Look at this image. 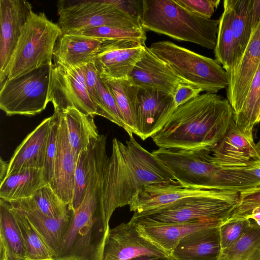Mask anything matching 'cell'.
<instances>
[{
	"label": "cell",
	"mask_w": 260,
	"mask_h": 260,
	"mask_svg": "<svg viewBox=\"0 0 260 260\" xmlns=\"http://www.w3.org/2000/svg\"><path fill=\"white\" fill-rule=\"evenodd\" d=\"M233 121L228 100L207 92L174 108L151 138L159 148L211 152Z\"/></svg>",
	"instance_id": "obj_1"
},
{
	"label": "cell",
	"mask_w": 260,
	"mask_h": 260,
	"mask_svg": "<svg viewBox=\"0 0 260 260\" xmlns=\"http://www.w3.org/2000/svg\"><path fill=\"white\" fill-rule=\"evenodd\" d=\"M125 144L114 138L105 173L104 206L109 222L118 208L130 205L146 186L177 181L157 157L143 148L129 134Z\"/></svg>",
	"instance_id": "obj_2"
},
{
	"label": "cell",
	"mask_w": 260,
	"mask_h": 260,
	"mask_svg": "<svg viewBox=\"0 0 260 260\" xmlns=\"http://www.w3.org/2000/svg\"><path fill=\"white\" fill-rule=\"evenodd\" d=\"M105 171L99 166L91 177L83 201L73 211L55 260H103L110 229L104 206Z\"/></svg>",
	"instance_id": "obj_3"
},
{
	"label": "cell",
	"mask_w": 260,
	"mask_h": 260,
	"mask_svg": "<svg viewBox=\"0 0 260 260\" xmlns=\"http://www.w3.org/2000/svg\"><path fill=\"white\" fill-rule=\"evenodd\" d=\"M142 7L141 25L146 31L214 49L219 20L200 16L175 0H143Z\"/></svg>",
	"instance_id": "obj_4"
},
{
	"label": "cell",
	"mask_w": 260,
	"mask_h": 260,
	"mask_svg": "<svg viewBox=\"0 0 260 260\" xmlns=\"http://www.w3.org/2000/svg\"><path fill=\"white\" fill-rule=\"evenodd\" d=\"M239 196V191L217 189L210 194L186 197L155 210L134 213L130 220L144 226L203 221L223 222L234 211Z\"/></svg>",
	"instance_id": "obj_5"
},
{
	"label": "cell",
	"mask_w": 260,
	"mask_h": 260,
	"mask_svg": "<svg viewBox=\"0 0 260 260\" xmlns=\"http://www.w3.org/2000/svg\"><path fill=\"white\" fill-rule=\"evenodd\" d=\"M152 153L184 187L233 190L237 184V171L212 163L209 159L210 152L158 148Z\"/></svg>",
	"instance_id": "obj_6"
},
{
	"label": "cell",
	"mask_w": 260,
	"mask_h": 260,
	"mask_svg": "<svg viewBox=\"0 0 260 260\" xmlns=\"http://www.w3.org/2000/svg\"><path fill=\"white\" fill-rule=\"evenodd\" d=\"M63 31L44 13L31 14L24 25L11 56L7 78L12 79L53 64L56 43Z\"/></svg>",
	"instance_id": "obj_7"
},
{
	"label": "cell",
	"mask_w": 260,
	"mask_h": 260,
	"mask_svg": "<svg viewBox=\"0 0 260 260\" xmlns=\"http://www.w3.org/2000/svg\"><path fill=\"white\" fill-rule=\"evenodd\" d=\"M149 48L165 61L184 83L211 93H216L229 86L228 73L216 59L168 41L153 43Z\"/></svg>",
	"instance_id": "obj_8"
},
{
	"label": "cell",
	"mask_w": 260,
	"mask_h": 260,
	"mask_svg": "<svg viewBox=\"0 0 260 260\" xmlns=\"http://www.w3.org/2000/svg\"><path fill=\"white\" fill-rule=\"evenodd\" d=\"M58 25L63 32H74L99 26L142 28L141 20L123 11L117 0L60 1Z\"/></svg>",
	"instance_id": "obj_9"
},
{
	"label": "cell",
	"mask_w": 260,
	"mask_h": 260,
	"mask_svg": "<svg viewBox=\"0 0 260 260\" xmlns=\"http://www.w3.org/2000/svg\"><path fill=\"white\" fill-rule=\"evenodd\" d=\"M51 66H43L1 84L0 109L7 116H35L49 103Z\"/></svg>",
	"instance_id": "obj_10"
},
{
	"label": "cell",
	"mask_w": 260,
	"mask_h": 260,
	"mask_svg": "<svg viewBox=\"0 0 260 260\" xmlns=\"http://www.w3.org/2000/svg\"><path fill=\"white\" fill-rule=\"evenodd\" d=\"M48 101L52 103L54 113L73 107L86 115H98L87 90L84 66L67 68L53 63L51 66Z\"/></svg>",
	"instance_id": "obj_11"
},
{
	"label": "cell",
	"mask_w": 260,
	"mask_h": 260,
	"mask_svg": "<svg viewBox=\"0 0 260 260\" xmlns=\"http://www.w3.org/2000/svg\"><path fill=\"white\" fill-rule=\"evenodd\" d=\"M145 255L170 256L143 236L138 225L131 220L109 229L105 242L103 260H129Z\"/></svg>",
	"instance_id": "obj_12"
},
{
	"label": "cell",
	"mask_w": 260,
	"mask_h": 260,
	"mask_svg": "<svg viewBox=\"0 0 260 260\" xmlns=\"http://www.w3.org/2000/svg\"><path fill=\"white\" fill-rule=\"evenodd\" d=\"M146 45L132 40H105L93 61L100 78H128Z\"/></svg>",
	"instance_id": "obj_13"
},
{
	"label": "cell",
	"mask_w": 260,
	"mask_h": 260,
	"mask_svg": "<svg viewBox=\"0 0 260 260\" xmlns=\"http://www.w3.org/2000/svg\"><path fill=\"white\" fill-rule=\"evenodd\" d=\"M31 4L24 0H0V82L7 70L22 28L32 13Z\"/></svg>",
	"instance_id": "obj_14"
},
{
	"label": "cell",
	"mask_w": 260,
	"mask_h": 260,
	"mask_svg": "<svg viewBox=\"0 0 260 260\" xmlns=\"http://www.w3.org/2000/svg\"><path fill=\"white\" fill-rule=\"evenodd\" d=\"M260 63V20L236 66L228 74V100L234 116L240 111L253 76Z\"/></svg>",
	"instance_id": "obj_15"
},
{
	"label": "cell",
	"mask_w": 260,
	"mask_h": 260,
	"mask_svg": "<svg viewBox=\"0 0 260 260\" xmlns=\"http://www.w3.org/2000/svg\"><path fill=\"white\" fill-rule=\"evenodd\" d=\"M259 156L253 133L242 131L234 120L223 137L211 150L209 159L220 166L242 168Z\"/></svg>",
	"instance_id": "obj_16"
},
{
	"label": "cell",
	"mask_w": 260,
	"mask_h": 260,
	"mask_svg": "<svg viewBox=\"0 0 260 260\" xmlns=\"http://www.w3.org/2000/svg\"><path fill=\"white\" fill-rule=\"evenodd\" d=\"M58 114L59 121L57 135L56 154L53 176L48 184L71 208L77 159L70 145L64 118L61 113Z\"/></svg>",
	"instance_id": "obj_17"
},
{
	"label": "cell",
	"mask_w": 260,
	"mask_h": 260,
	"mask_svg": "<svg viewBox=\"0 0 260 260\" xmlns=\"http://www.w3.org/2000/svg\"><path fill=\"white\" fill-rule=\"evenodd\" d=\"M52 116L44 119L17 147L9 162L1 160V179L25 169H43Z\"/></svg>",
	"instance_id": "obj_18"
},
{
	"label": "cell",
	"mask_w": 260,
	"mask_h": 260,
	"mask_svg": "<svg viewBox=\"0 0 260 260\" xmlns=\"http://www.w3.org/2000/svg\"><path fill=\"white\" fill-rule=\"evenodd\" d=\"M175 108L172 94L139 88L137 99L138 135L142 140L159 130Z\"/></svg>",
	"instance_id": "obj_19"
},
{
	"label": "cell",
	"mask_w": 260,
	"mask_h": 260,
	"mask_svg": "<svg viewBox=\"0 0 260 260\" xmlns=\"http://www.w3.org/2000/svg\"><path fill=\"white\" fill-rule=\"evenodd\" d=\"M129 77L139 88L157 90L172 95L177 85L183 83L169 65L146 46Z\"/></svg>",
	"instance_id": "obj_20"
},
{
	"label": "cell",
	"mask_w": 260,
	"mask_h": 260,
	"mask_svg": "<svg viewBox=\"0 0 260 260\" xmlns=\"http://www.w3.org/2000/svg\"><path fill=\"white\" fill-rule=\"evenodd\" d=\"M14 207L20 209L29 223L39 234L55 258L62 240L70 226L73 210L66 216L53 218L44 215L25 199L9 201Z\"/></svg>",
	"instance_id": "obj_21"
},
{
	"label": "cell",
	"mask_w": 260,
	"mask_h": 260,
	"mask_svg": "<svg viewBox=\"0 0 260 260\" xmlns=\"http://www.w3.org/2000/svg\"><path fill=\"white\" fill-rule=\"evenodd\" d=\"M103 41L86 35L63 32L54 47V63L72 68L92 62Z\"/></svg>",
	"instance_id": "obj_22"
},
{
	"label": "cell",
	"mask_w": 260,
	"mask_h": 260,
	"mask_svg": "<svg viewBox=\"0 0 260 260\" xmlns=\"http://www.w3.org/2000/svg\"><path fill=\"white\" fill-rule=\"evenodd\" d=\"M221 250L219 226H215L186 235L170 255L175 260H218Z\"/></svg>",
	"instance_id": "obj_23"
},
{
	"label": "cell",
	"mask_w": 260,
	"mask_h": 260,
	"mask_svg": "<svg viewBox=\"0 0 260 260\" xmlns=\"http://www.w3.org/2000/svg\"><path fill=\"white\" fill-rule=\"evenodd\" d=\"M105 151L106 136L100 135L97 139L92 141L87 150L80 153L75 172L74 193L70 208L74 211L83 201L91 178Z\"/></svg>",
	"instance_id": "obj_24"
},
{
	"label": "cell",
	"mask_w": 260,
	"mask_h": 260,
	"mask_svg": "<svg viewBox=\"0 0 260 260\" xmlns=\"http://www.w3.org/2000/svg\"><path fill=\"white\" fill-rule=\"evenodd\" d=\"M113 96L124 122L125 131L138 135L137 99L139 88L130 77L113 79L101 78Z\"/></svg>",
	"instance_id": "obj_25"
},
{
	"label": "cell",
	"mask_w": 260,
	"mask_h": 260,
	"mask_svg": "<svg viewBox=\"0 0 260 260\" xmlns=\"http://www.w3.org/2000/svg\"><path fill=\"white\" fill-rule=\"evenodd\" d=\"M222 223L203 221L148 226L138 225V226L143 236L170 254L178 242L186 235L205 228L219 226Z\"/></svg>",
	"instance_id": "obj_26"
},
{
	"label": "cell",
	"mask_w": 260,
	"mask_h": 260,
	"mask_svg": "<svg viewBox=\"0 0 260 260\" xmlns=\"http://www.w3.org/2000/svg\"><path fill=\"white\" fill-rule=\"evenodd\" d=\"M0 260H27V252L10 204L0 199Z\"/></svg>",
	"instance_id": "obj_27"
},
{
	"label": "cell",
	"mask_w": 260,
	"mask_h": 260,
	"mask_svg": "<svg viewBox=\"0 0 260 260\" xmlns=\"http://www.w3.org/2000/svg\"><path fill=\"white\" fill-rule=\"evenodd\" d=\"M46 184L42 169L20 170L1 179L0 199L12 201L30 198Z\"/></svg>",
	"instance_id": "obj_28"
},
{
	"label": "cell",
	"mask_w": 260,
	"mask_h": 260,
	"mask_svg": "<svg viewBox=\"0 0 260 260\" xmlns=\"http://www.w3.org/2000/svg\"><path fill=\"white\" fill-rule=\"evenodd\" d=\"M60 113L64 118L70 145L77 159L80 153L87 150L92 141L100 135L93 117L86 115L73 107Z\"/></svg>",
	"instance_id": "obj_29"
},
{
	"label": "cell",
	"mask_w": 260,
	"mask_h": 260,
	"mask_svg": "<svg viewBox=\"0 0 260 260\" xmlns=\"http://www.w3.org/2000/svg\"><path fill=\"white\" fill-rule=\"evenodd\" d=\"M230 1L232 9L231 27L234 37V50L231 72L241 57L250 38L252 28V0Z\"/></svg>",
	"instance_id": "obj_30"
},
{
	"label": "cell",
	"mask_w": 260,
	"mask_h": 260,
	"mask_svg": "<svg viewBox=\"0 0 260 260\" xmlns=\"http://www.w3.org/2000/svg\"><path fill=\"white\" fill-rule=\"evenodd\" d=\"M223 12L220 17L214 48L216 60L228 74L233 62L234 37L231 27L232 9L230 0L223 1Z\"/></svg>",
	"instance_id": "obj_31"
},
{
	"label": "cell",
	"mask_w": 260,
	"mask_h": 260,
	"mask_svg": "<svg viewBox=\"0 0 260 260\" xmlns=\"http://www.w3.org/2000/svg\"><path fill=\"white\" fill-rule=\"evenodd\" d=\"M260 117V63L253 76L247 94L239 112L234 116L236 125L242 131L253 133Z\"/></svg>",
	"instance_id": "obj_32"
},
{
	"label": "cell",
	"mask_w": 260,
	"mask_h": 260,
	"mask_svg": "<svg viewBox=\"0 0 260 260\" xmlns=\"http://www.w3.org/2000/svg\"><path fill=\"white\" fill-rule=\"evenodd\" d=\"M218 260H260V226L252 221L237 242L221 250Z\"/></svg>",
	"instance_id": "obj_33"
},
{
	"label": "cell",
	"mask_w": 260,
	"mask_h": 260,
	"mask_svg": "<svg viewBox=\"0 0 260 260\" xmlns=\"http://www.w3.org/2000/svg\"><path fill=\"white\" fill-rule=\"evenodd\" d=\"M10 209L20 230L27 260H55L54 255L31 226L23 212L11 204Z\"/></svg>",
	"instance_id": "obj_34"
},
{
	"label": "cell",
	"mask_w": 260,
	"mask_h": 260,
	"mask_svg": "<svg viewBox=\"0 0 260 260\" xmlns=\"http://www.w3.org/2000/svg\"><path fill=\"white\" fill-rule=\"evenodd\" d=\"M28 201L40 211L47 216L59 218L68 215L71 209L46 184L39 188Z\"/></svg>",
	"instance_id": "obj_35"
},
{
	"label": "cell",
	"mask_w": 260,
	"mask_h": 260,
	"mask_svg": "<svg viewBox=\"0 0 260 260\" xmlns=\"http://www.w3.org/2000/svg\"><path fill=\"white\" fill-rule=\"evenodd\" d=\"M105 40H132L145 45L146 31L143 28L103 26L74 32Z\"/></svg>",
	"instance_id": "obj_36"
},
{
	"label": "cell",
	"mask_w": 260,
	"mask_h": 260,
	"mask_svg": "<svg viewBox=\"0 0 260 260\" xmlns=\"http://www.w3.org/2000/svg\"><path fill=\"white\" fill-rule=\"evenodd\" d=\"M96 108L99 116H103L120 127L124 128V122L115 99L108 88L99 77L96 83Z\"/></svg>",
	"instance_id": "obj_37"
},
{
	"label": "cell",
	"mask_w": 260,
	"mask_h": 260,
	"mask_svg": "<svg viewBox=\"0 0 260 260\" xmlns=\"http://www.w3.org/2000/svg\"><path fill=\"white\" fill-rule=\"evenodd\" d=\"M250 219H227L219 226L221 249L233 245L251 226Z\"/></svg>",
	"instance_id": "obj_38"
},
{
	"label": "cell",
	"mask_w": 260,
	"mask_h": 260,
	"mask_svg": "<svg viewBox=\"0 0 260 260\" xmlns=\"http://www.w3.org/2000/svg\"><path fill=\"white\" fill-rule=\"evenodd\" d=\"M52 117L43 169L44 178L47 184L50 183L53 173L57 150V135L59 121L58 113H54Z\"/></svg>",
	"instance_id": "obj_39"
},
{
	"label": "cell",
	"mask_w": 260,
	"mask_h": 260,
	"mask_svg": "<svg viewBox=\"0 0 260 260\" xmlns=\"http://www.w3.org/2000/svg\"><path fill=\"white\" fill-rule=\"evenodd\" d=\"M257 207H260V186L242 190L240 192L237 205L228 219H248L252 210Z\"/></svg>",
	"instance_id": "obj_40"
},
{
	"label": "cell",
	"mask_w": 260,
	"mask_h": 260,
	"mask_svg": "<svg viewBox=\"0 0 260 260\" xmlns=\"http://www.w3.org/2000/svg\"><path fill=\"white\" fill-rule=\"evenodd\" d=\"M179 5L200 16L210 19L220 0H175Z\"/></svg>",
	"instance_id": "obj_41"
},
{
	"label": "cell",
	"mask_w": 260,
	"mask_h": 260,
	"mask_svg": "<svg viewBox=\"0 0 260 260\" xmlns=\"http://www.w3.org/2000/svg\"><path fill=\"white\" fill-rule=\"evenodd\" d=\"M202 91L201 88L184 83H179L172 94L174 108L196 98Z\"/></svg>",
	"instance_id": "obj_42"
},
{
	"label": "cell",
	"mask_w": 260,
	"mask_h": 260,
	"mask_svg": "<svg viewBox=\"0 0 260 260\" xmlns=\"http://www.w3.org/2000/svg\"><path fill=\"white\" fill-rule=\"evenodd\" d=\"M84 73L87 90L96 108L97 102L96 83L99 76L93 61L84 65Z\"/></svg>",
	"instance_id": "obj_43"
},
{
	"label": "cell",
	"mask_w": 260,
	"mask_h": 260,
	"mask_svg": "<svg viewBox=\"0 0 260 260\" xmlns=\"http://www.w3.org/2000/svg\"><path fill=\"white\" fill-rule=\"evenodd\" d=\"M260 20V0H252L251 22L252 31Z\"/></svg>",
	"instance_id": "obj_44"
},
{
	"label": "cell",
	"mask_w": 260,
	"mask_h": 260,
	"mask_svg": "<svg viewBox=\"0 0 260 260\" xmlns=\"http://www.w3.org/2000/svg\"><path fill=\"white\" fill-rule=\"evenodd\" d=\"M245 168L260 182V156L250 162Z\"/></svg>",
	"instance_id": "obj_45"
},
{
	"label": "cell",
	"mask_w": 260,
	"mask_h": 260,
	"mask_svg": "<svg viewBox=\"0 0 260 260\" xmlns=\"http://www.w3.org/2000/svg\"><path fill=\"white\" fill-rule=\"evenodd\" d=\"M129 260H175L170 255L168 256H161L154 255H145L138 256Z\"/></svg>",
	"instance_id": "obj_46"
},
{
	"label": "cell",
	"mask_w": 260,
	"mask_h": 260,
	"mask_svg": "<svg viewBox=\"0 0 260 260\" xmlns=\"http://www.w3.org/2000/svg\"><path fill=\"white\" fill-rule=\"evenodd\" d=\"M248 219H252L260 226V207L255 208L252 210Z\"/></svg>",
	"instance_id": "obj_47"
},
{
	"label": "cell",
	"mask_w": 260,
	"mask_h": 260,
	"mask_svg": "<svg viewBox=\"0 0 260 260\" xmlns=\"http://www.w3.org/2000/svg\"><path fill=\"white\" fill-rule=\"evenodd\" d=\"M256 146L257 149L260 152V138H259L258 141L257 142V143L256 144Z\"/></svg>",
	"instance_id": "obj_48"
},
{
	"label": "cell",
	"mask_w": 260,
	"mask_h": 260,
	"mask_svg": "<svg viewBox=\"0 0 260 260\" xmlns=\"http://www.w3.org/2000/svg\"><path fill=\"white\" fill-rule=\"evenodd\" d=\"M259 123H260V117H259Z\"/></svg>",
	"instance_id": "obj_49"
}]
</instances>
